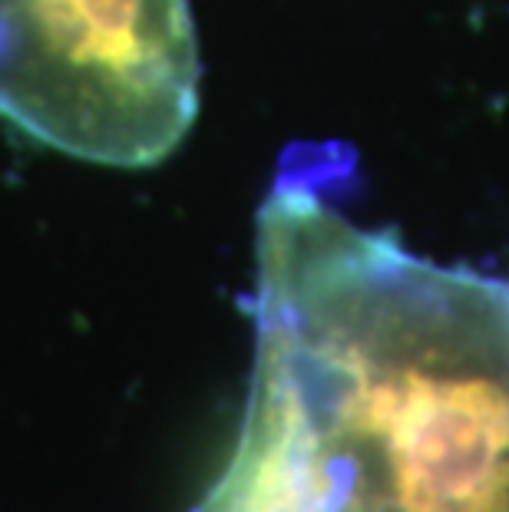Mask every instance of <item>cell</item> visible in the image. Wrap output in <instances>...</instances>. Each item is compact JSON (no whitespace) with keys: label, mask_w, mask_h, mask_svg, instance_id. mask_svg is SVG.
<instances>
[{"label":"cell","mask_w":509,"mask_h":512,"mask_svg":"<svg viewBox=\"0 0 509 512\" xmlns=\"http://www.w3.org/2000/svg\"><path fill=\"white\" fill-rule=\"evenodd\" d=\"M189 0H0V116L63 156L156 166L199 113Z\"/></svg>","instance_id":"obj_2"},{"label":"cell","mask_w":509,"mask_h":512,"mask_svg":"<svg viewBox=\"0 0 509 512\" xmlns=\"http://www.w3.org/2000/svg\"><path fill=\"white\" fill-rule=\"evenodd\" d=\"M258 268L235 512H509V281L338 205L275 225Z\"/></svg>","instance_id":"obj_1"}]
</instances>
